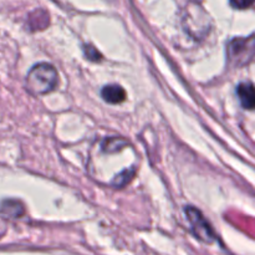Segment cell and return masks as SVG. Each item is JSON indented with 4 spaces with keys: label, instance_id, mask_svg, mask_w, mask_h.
<instances>
[{
    "label": "cell",
    "instance_id": "cell-1",
    "mask_svg": "<svg viewBox=\"0 0 255 255\" xmlns=\"http://www.w3.org/2000/svg\"><path fill=\"white\" fill-rule=\"evenodd\" d=\"M57 86V71L52 65L37 64L26 76V89L32 95H46Z\"/></svg>",
    "mask_w": 255,
    "mask_h": 255
},
{
    "label": "cell",
    "instance_id": "cell-2",
    "mask_svg": "<svg viewBox=\"0 0 255 255\" xmlns=\"http://www.w3.org/2000/svg\"><path fill=\"white\" fill-rule=\"evenodd\" d=\"M186 216L189 224H191L192 232L197 239L207 244L216 242V233L213 232L208 221L204 218L203 214L198 209L193 208V207H187Z\"/></svg>",
    "mask_w": 255,
    "mask_h": 255
},
{
    "label": "cell",
    "instance_id": "cell-3",
    "mask_svg": "<svg viewBox=\"0 0 255 255\" xmlns=\"http://www.w3.org/2000/svg\"><path fill=\"white\" fill-rule=\"evenodd\" d=\"M229 59L236 65H247L252 61L254 55V37L248 39H234L228 47Z\"/></svg>",
    "mask_w": 255,
    "mask_h": 255
},
{
    "label": "cell",
    "instance_id": "cell-4",
    "mask_svg": "<svg viewBox=\"0 0 255 255\" xmlns=\"http://www.w3.org/2000/svg\"><path fill=\"white\" fill-rule=\"evenodd\" d=\"M237 95L242 106L247 110H253L255 106L254 86L252 82H242L237 87Z\"/></svg>",
    "mask_w": 255,
    "mask_h": 255
},
{
    "label": "cell",
    "instance_id": "cell-5",
    "mask_svg": "<svg viewBox=\"0 0 255 255\" xmlns=\"http://www.w3.org/2000/svg\"><path fill=\"white\" fill-rule=\"evenodd\" d=\"M101 96L107 104L119 105L126 99V92L119 85H107L101 90Z\"/></svg>",
    "mask_w": 255,
    "mask_h": 255
},
{
    "label": "cell",
    "instance_id": "cell-6",
    "mask_svg": "<svg viewBox=\"0 0 255 255\" xmlns=\"http://www.w3.org/2000/svg\"><path fill=\"white\" fill-rule=\"evenodd\" d=\"M0 212L4 216L11 217V218H19L24 214V207L17 201H4L0 207Z\"/></svg>",
    "mask_w": 255,
    "mask_h": 255
},
{
    "label": "cell",
    "instance_id": "cell-7",
    "mask_svg": "<svg viewBox=\"0 0 255 255\" xmlns=\"http://www.w3.org/2000/svg\"><path fill=\"white\" fill-rule=\"evenodd\" d=\"M133 174H134V172L132 171V169L131 171L122 172L121 174H119V176L115 178V181L112 182V186L117 187V188H122V187H125L129 181H131L132 177H133Z\"/></svg>",
    "mask_w": 255,
    "mask_h": 255
},
{
    "label": "cell",
    "instance_id": "cell-8",
    "mask_svg": "<svg viewBox=\"0 0 255 255\" xmlns=\"http://www.w3.org/2000/svg\"><path fill=\"white\" fill-rule=\"evenodd\" d=\"M84 51H85V56H86L89 60H91V61H99V60H101V54H100L95 47H92L91 45L85 46Z\"/></svg>",
    "mask_w": 255,
    "mask_h": 255
},
{
    "label": "cell",
    "instance_id": "cell-9",
    "mask_svg": "<svg viewBox=\"0 0 255 255\" xmlns=\"http://www.w3.org/2000/svg\"><path fill=\"white\" fill-rule=\"evenodd\" d=\"M232 5L238 9H247V7L252 6L254 2V0H231Z\"/></svg>",
    "mask_w": 255,
    "mask_h": 255
}]
</instances>
